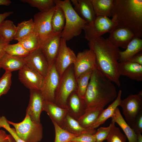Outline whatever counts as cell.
Wrapping results in <instances>:
<instances>
[{"instance_id":"cell-37","label":"cell","mask_w":142,"mask_h":142,"mask_svg":"<svg viewBox=\"0 0 142 142\" xmlns=\"http://www.w3.org/2000/svg\"><path fill=\"white\" fill-rule=\"evenodd\" d=\"M112 126L107 142H126L127 138L119 128L115 126V123L111 122Z\"/></svg>"},{"instance_id":"cell-40","label":"cell","mask_w":142,"mask_h":142,"mask_svg":"<svg viewBox=\"0 0 142 142\" xmlns=\"http://www.w3.org/2000/svg\"><path fill=\"white\" fill-rule=\"evenodd\" d=\"M112 126L111 123L107 127H100L98 128L95 134V142H103L106 140L108 138Z\"/></svg>"},{"instance_id":"cell-23","label":"cell","mask_w":142,"mask_h":142,"mask_svg":"<svg viewBox=\"0 0 142 142\" xmlns=\"http://www.w3.org/2000/svg\"><path fill=\"white\" fill-rule=\"evenodd\" d=\"M62 128L78 136L85 134H95L97 131V130L95 129H87L83 128L77 120L68 114L65 118Z\"/></svg>"},{"instance_id":"cell-13","label":"cell","mask_w":142,"mask_h":142,"mask_svg":"<svg viewBox=\"0 0 142 142\" xmlns=\"http://www.w3.org/2000/svg\"><path fill=\"white\" fill-rule=\"evenodd\" d=\"M73 65L76 78L87 71L93 70L96 68L94 54L89 49L79 52Z\"/></svg>"},{"instance_id":"cell-16","label":"cell","mask_w":142,"mask_h":142,"mask_svg":"<svg viewBox=\"0 0 142 142\" xmlns=\"http://www.w3.org/2000/svg\"><path fill=\"white\" fill-rule=\"evenodd\" d=\"M26 65L45 77L49 65L41 48L29 53L24 58Z\"/></svg>"},{"instance_id":"cell-45","label":"cell","mask_w":142,"mask_h":142,"mask_svg":"<svg viewBox=\"0 0 142 142\" xmlns=\"http://www.w3.org/2000/svg\"><path fill=\"white\" fill-rule=\"evenodd\" d=\"M0 142H9V134L2 129L0 130Z\"/></svg>"},{"instance_id":"cell-14","label":"cell","mask_w":142,"mask_h":142,"mask_svg":"<svg viewBox=\"0 0 142 142\" xmlns=\"http://www.w3.org/2000/svg\"><path fill=\"white\" fill-rule=\"evenodd\" d=\"M44 100L40 90L30 89L29 103L26 109V115L32 121L40 122V116Z\"/></svg>"},{"instance_id":"cell-41","label":"cell","mask_w":142,"mask_h":142,"mask_svg":"<svg viewBox=\"0 0 142 142\" xmlns=\"http://www.w3.org/2000/svg\"><path fill=\"white\" fill-rule=\"evenodd\" d=\"M71 141L77 142H95V134H83L74 138Z\"/></svg>"},{"instance_id":"cell-47","label":"cell","mask_w":142,"mask_h":142,"mask_svg":"<svg viewBox=\"0 0 142 142\" xmlns=\"http://www.w3.org/2000/svg\"><path fill=\"white\" fill-rule=\"evenodd\" d=\"M11 3V2L9 0H0V5L8 6Z\"/></svg>"},{"instance_id":"cell-2","label":"cell","mask_w":142,"mask_h":142,"mask_svg":"<svg viewBox=\"0 0 142 142\" xmlns=\"http://www.w3.org/2000/svg\"><path fill=\"white\" fill-rule=\"evenodd\" d=\"M111 17L116 21V27L127 28L142 38V0H114Z\"/></svg>"},{"instance_id":"cell-30","label":"cell","mask_w":142,"mask_h":142,"mask_svg":"<svg viewBox=\"0 0 142 142\" xmlns=\"http://www.w3.org/2000/svg\"><path fill=\"white\" fill-rule=\"evenodd\" d=\"M56 6L55 9L51 19L52 28L53 33H61L65 25V16L62 8Z\"/></svg>"},{"instance_id":"cell-18","label":"cell","mask_w":142,"mask_h":142,"mask_svg":"<svg viewBox=\"0 0 142 142\" xmlns=\"http://www.w3.org/2000/svg\"><path fill=\"white\" fill-rule=\"evenodd\" d=\"M66 107L68 114L77 120L83 115L86 109L84 99L78 94L77 90L68 97Z\"/></svg>"},{"instance_id":"cell-28","label":"cell","mask_w":142,"mask_h":142,"mask_svg":"<svg viewBox=\"0 0 142 142\" xmlns=\"http://www.w3.org/2000/svg\"><path fill=\"white\" fill-rule=\"evenodd\" d=\"M96 16L111 17L114 0H90Z\"/></svg>"},{"instance_id":"cell-49","label":"cell","mask_w":142,"mask_h":142,"mask_svg":"<svg viewBox=\"0 0 142 142\" xmlns=\"http://www.w3.org/2000/svg\"><path fill=\"white\" fill-rule=\"evenodd\" d=\"M9 142H16L12 136L10 134H9Z\"/></svg>"},{"instance_id":"cell-29","label":"cell","mask_w":142,"mask_h":142,"mask_svg":"<svg viewBox=\"0 0 142 142\" xmlns=\"http://www.w3.org/2000/svg\"><path fill=\"white\" fill-rule=\"evenodd\" d=\"M17 31V27L13 21L4 20L0 25V39L6 43L14 39Z\"/></svg>"},{"instance_id":"cell-3","label":"cell","mask_w":142,"mask_h":142,"mask_svg":"<svg viewBox=\"0 0 142 142\" xmlns=\"http://www.w3.org/2000/svg\"><path fill=\"white\" fill-rule=\"evenodd\" d=\"M112 82L97 68L94 69L84 98L86 108L96 106L104 108L114 101L118 93Z\"/></svg>"},{"instance_id":"cell-4","label":"cell","mask_w":142,"mask_h":142,"mask_svg":"<svg viewBox=\"0 0 142 142\" xmlns=\"http://www.w3.org/2000/svg\"><path fill=\"white\" fill-rule=\"evenodd\" d=\"M55 5L61 7L65 16L64 28L61 33V38L66 41L71 39L81 33L87 23L78 15L69 0H54Z\"/></svg>"},{"instance_id":"cell-21","label":"cell","mask_w":142,"mask_h":142,"mask_svg":"<svg viewBox=\"0 0 142 142\" xmlns=\"http://www.w3.org/2000/svg\"><path fill=\"white\" fill-rule=\"evenodd\" d=\"M43 110L47 112L52 121H54L62 128L68 114L67 109L59 106L54 102L44 100Z\"/></svg>"},{"instance_id":"cell-22","label":"cell","mask_w":142,"mask_h":142,"mask_svg":"<svg viewBox=\"0 0 142 142\" xmlns=\"http://www.w3.org/2000/svg\"><path fill=\"white\" fill-rule=\"evenodd\" d=\"M26 65L24 58L12 56L5 53L0 60V67L5 71L19 70Z\"/></svg>"},{"instance_id":"cell-38","label":"cell","mask_w":142,"mask_h":142,"mask_svg":"<svg viewBox=\"0 0 142 142\" xmlns=\"http://www.w3.org/2000/svg\"><path fill=\"white\" fill-rule=\"evenodd\" d=\"M12 72L5 71L0 78V97L6 94L10 89L12 83Z\"/></svg>"},{"instance_id":"cell-42","label":"cell","mask_w":142,"mask_h":142,"mask_svg":"<svg viewBox=\"0 0 142 142\" xmlns=\"http://www.w3.org/2000/svg\"><path fill=\"white\" fill-rule=\"evenodd\" d=\"M131 128L136 134L142 132V112L137 116Z\"/></svg>"},{"instance_id":"cell-46","label":"cell","mask_w":142,"mask_h":142,"mask_svg":"<svg viewBox=\"0 0 142 142\" xmlns=\"http://www.w3.org/2000/svg\"><path fill=\"white\" fill-rule=\"evenodd\" d=\"M13 13L12 11L6 12L2 14L0 13V25L6 18Z\"/></svg>"},{"instance_id":"cell-27","label":"cell","mask_w":142,"mask_h":142,"mask_svg":"<svg viewBox=\"0 0 142 142\" xmlns=\"http://www.w3.org/2000/svg\"><path fill=\"white\" fill-rule=\"evenodd\" d=\"M122 93L121 90H119L115 100L106 109H104L96 122L90 127V129H94L97 128L103 124L109 118L112 117L116 109L120 105Z\"/></svg>"},{"instance_id":"cell-20","label":"cell","mask_w":142,"mask_h":142,"mask_svg":"<svg viewBox=\"0 0 142 142\" xmlns=\"http://www.w3.org/2000/svg\"><path fill=\"white\" fill-rule=\"evenodd\" d=\"M118 69L120 76L137 81H142V65L126 61L119 62Z\"/></svg>"},{"instance_id":"cell-8","label":"cell","mask_w":142,"mask_h":142,"mask_svg":"<svg viewBox=\"0 0 142 142\" xmlns=\"http://www.w3.org/2000/svg\"><path fill=\"white\" fill-rule=\"evenodd\" d=\"M56 8L55 5L48 10L40 11L34 16V31L39 37L40 45L53 33L51 25V19Z\"/></svg>"},{"instance_id":"cell-10","label":"cell","mask_w":142,"mask_h":142,"mask_svg":"<svg viewBox=\"0 0 142 142\" xmlns=\"http://www.w3.org/2000/svg\"><path fill=\"white\" fill-rule=\"evenodd\" d=\"M60 79L54 63L49 66L41 90L44 100L54 102L55 94Z\"/></svg>"},{"instance_id":"cell-9","label":"cell","mask_w":142,"mask_h":142,"mask_svg":"<svg viewBox=\"0 0 142 142\" xmlns=\"http://www.w3.org/2000/svg\"><path fill=\"white\" fill-rule=\"evenodd\" d=\"M121 107L125 120L131 127L136 118L142 112V91L130 95L121 100Z\"/></svg>"},{"instance_id":"cell-33","label":"cell","mask_w":142,"mask_h":142,"mask_svg":"<svg viewBox=\"0 0 142 142\" xmlns=\"http://www.w3.org/2000/svg\"><path fill=\"white\" fill-rule=\"evenodd\" d=\"M93 70L87 71L76 78L77 92L79 96L83 99Z\"/></svg>"},{"instance_id":"cell-24","label":"cell","mask_w":142,"mask_h":142,"mask_svg":"<svg viewBox=\"0 0 142 142\" xmlns=\"http://www.w3.org/2000/svg\"><path fill=\"white\" fill-rule=\"evenodd\" d=\"M104 108L100 106L87 108L83 115L77 120L83 128H90L98 119Z\"/></svg>"},{"instance_id":"cell-25","label":"cell","mask_w":142,"mask_h":142,"mask_svg":"<svg viewBox=\"0 0 142 142\" xmlns=\"http://www.w3.org/2000/svg\"><path fill=\"white\" fill-rule=\"evenodd\" d=\"M142 50V39L135 36L129 42L125 50L119 51L118 62L128 61Z\"/></svg>"},{"instance_id":"cell-15","label":"cell","mask_w":142,"mask_h":142,"mask_svg":"<svg viewBox=\"0 0 142 142\" xmlns=\"http://www.w3.org/2000/svg\"><path fill=\"white\" fill-rule=\"evenodd\" d=\"M61 33H53L41 44V48L49 65L54 63L58 53Z\"/></svg>"},{"instance_id":"cell-5","label":"cell","mask_w":142,"mask_h":142,"mask_svg":"<svg viewBox=\"0 0 142 142\" xmlns=\"http://www.w3.org/2000/svg\"><path fill=\"white\" fill-rule=\"evenodd\" d=\"M77 84L73 64L70 65L60 77L55 95L54 103L59 106L66 109L67 99L77 90Z\"/></svg>"},{"instance_id":"cell-32","label":"cell","mask_w":142,"mask_h":142,"mask_svg":"<svg viewBox=\"0 0 142 142\" xmlns=\"http://www.w3.org/2000/svg\"><path fill=\"white\" fill-rule=\"evenodd\" d=\"M14 39L18 40L27 36L34 32V25L33 20L24 21L18 23Z\"/></svg>"},{"instance_id":"cell-12","label":"cell","mask_w":142,"mask_h":142,"mask_svg":"<svg viewBox=\"0 0 142 142\" xmlns=\"http://www.w3.org/2000/svg\"><path fill=\"white\" fill-rule=\"evenodd\" d=\"M18 76L20 82L29 90L42 89L45 77L27 65L19 70Z\"/></svg>"},{"instance_id":"cell-50","label":"cell","mask_w":142,"mask_h":142,"mask_svg":"<svg viewBox=\"0 0 142 142\" xmlns=\"http://www.w3.org/2000/svg\"><path fill=\"white\" fill-rule=\"evenodd\" d=\"M70 142H77L74 141H71Z\"/></svg>"},{"instance_id":"cell-31","label":"cell","mask_w":142,"mask_h":142,"mask_svg":"<svg viewBox=\"0 0 142 142\" xmlns=\"http://www.w3.org/2000/svg\"><path fill=\"white\" fill-rule=\"evenodd\" d=\"M24 48L29 53L40 48V42L38 35L34 32L27 36L18 40Z\"/></svg>"},{"instance_id":"cell-26","label":"cell","mask_w":142,"mask_h":142,"mask_svg":"<svg viewBox=\"0 0 142 142\" xmlns=\"http://www.w3.org/2000/svg\"><path fill=\"white\" fill-rule=\"evenodd\" d=\"M111 118V122L116 123L123 130L129 142H138V136L122 116L118 107Z\"/></svg>"},{"instance_id":"cell-7","label":"cell","mask_w":142,"mask_h":142,"mask_svg":"<svg viewBox=\"0 0 142 142\" xmlns=\"http://www.w3.org/2000/svg\"><path fill=\"white\" fill-rule=\"evenodd\" d=\"M115 20L112 18L103 16H97L92 24L87 23L83 30L85 38L89 41L102 37L104 34L110 33L116 27Z\"/></svg>"},{"instance_id":"cell-48","label":"cell","mask_w":142,"mask_h":142,"mask_svg":"<svg viewBox=\"0 0 142 142\" xmlns=\"http://www.w3.org/2000/svg\"><path fill=\"white\" fill-rule=\"evenodd\" d=\"M138 136V142H142V136L141 133L137 134Z\"/></svg>"},{"instance_id":"cell-6","label":"cell","mask_w":142,"mask_h":142,"mask_svg":"<svg viewBox=\"0 0 142 142\" xmlns=\"http://www.w3.org/2000/svg\"><path fill=\"white\" fill-rule=\"evenodd\" d=\"M8 123L12 125L17 136L25 142H39L43 137L42 124L32 121L26 115L24 119L19 123H15L7 120Z\"/></svg>"},{"instance_id":"cell-44","label":"cell","mask_w":142,"mask_h":142,"mask_svg":"<svg viewBox=\"0 0 142 142\" xmlns=\"http://www.w3.org/2000/svg\"><path fill=\"white\" fill-rule=\"evenodd\" d=\"M9 43L4 42L0 39V60L3 56L6 53V47ZM1 69L0 67V70Z\"/></svg>"},{"instance_id":"cell-39","label":"cell","mask_w":142,"mask_h":142,"mask_svg":"<svg viewBox=\"0 0 142 142\" xmlns=\"http://www.w3.org/2000/svg\"><path fill=\"white\" fill-rule=\"evenodd\" d=\"M9 125L5 116H3L0 117V128H3L8 132L16 142H25L17 136L14 128H11Z\"/></svg>"},{"instance_id":"cell-1","label":"cell","mask_w":142,"mask_h":142,"mask_svg":"<svg viewBox=\"0 0 142 142\" xmlns=\"http://www.w3.org/2000/svg\"><path fill=\"white\" fill-rule=\"evenodd\" d=\"M89 42V49L95 56L97 69L119 87V48L102 37Z\"/></svg>"},{"instance_id":"cell-43","label":"cell","mask_w":142,"mask_h":142,"mask_svg":"<svg viewBox=\"0 0 142 142\" xmlns=\"http://www.w3.org/2000/svg\"><path fill=\"white\" fill-rule=\"evenodd\" d=\"M128 61L142 65V52L136 54Z\"/></svg>"},{"instance_id":"cell-36","label":"cell","mask_w":142,"mask_h":142,"mask_svg":"<svg viewBox=\"0 0 142 142\" xmlns=\"http://www.w3.org/2000/svg\"><path fill=\"white\" fill-rule=\"evenodd\" d=\"M22 2L29 4L36 8L40 11L48 10L55 6L54 0H22Z\"/></svg>"},{"instance_id":"cell-34","label":"cell","mask_w":142,"mask_h":142,"mask_svg":"<svg viewBox=\"0 0 142 142\" xmlns=\"http://www.w3.org/2000/svg\"><path fill=\"white\" fill-rule=\"evenodd\" d=\"M54 125L55 133L54 142H68L78 136L71 133L62 128L55 122L52 121Z\"/></svg>"},{"instance_id":"cell-17","label":"cell","mask_w":142,"mask_h":142,"mask_svg":"<svg viewBox=\"0 0 142 142\" xmlns=\"http://www.w3.org/2000/svg\"><path fill=\"white\" fill-rule=\"evenodd\" d=\"M135 36L133 32L127 28L116 27L109 33L107 38L116 47L126 49L129 42Z\"/></svg>"},{"instance_id":"cell-11","label":"cell","mask_w":142,"mask_h":142,"mask_svg":"<svg viewBox=\"0 0 142 142\" xmlns=\"http://www.w3.org/2000/svg\"><path fill=\"white\" fill-rule=\"evenodd\" d=\"M66 41L61 38L59 51L54 62L60 77L70 65L74 64L76 58L74 52L67 46Z\"/></svg>"},{"instance_id":"cell-19","label":"cell","mask_w":142,"mask_h":142,"mask_svg":"<svg viewBox=\"0 0 142 142\" xmlns=\"http://www.w3.org/2000/svg\"><path fill=\"white\" fill-rule=\"evenodd\" d=\"M74 8L79 16L87 23L92 24L96 16L90 0H71Z\"/></svg>"},{"instance_id":"cell-35","label":"cell","mask_w":142,"mask_h":142,"mask_svg":"<svg viewBox=\"0 0 142 142\" xmlns=\"http://www.w3.org/2000/svg\"><path fill=\"white\" fill-rule=\"evenodd\" d=\"M6 53L10 55L25 58L29 53L19 42L14 44H8L5 49Z\"/></svg>"}]
</instances>
